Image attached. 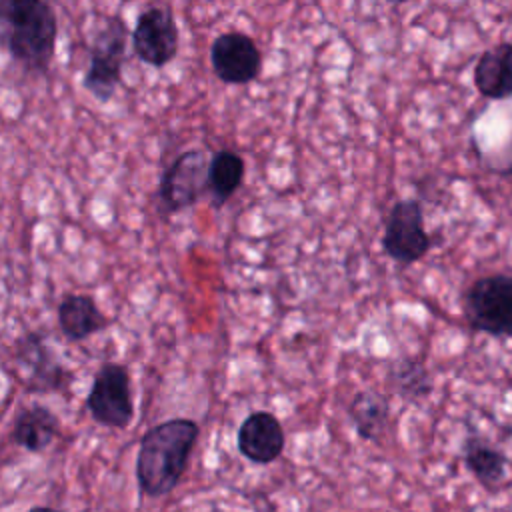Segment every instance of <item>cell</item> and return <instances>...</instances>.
<instances>
[{
	"label": "cell",
	"instance_id": "6da1fadb",
	"mask_svg": "<svg viewBox=\"0 0 512 512\" xmlns=\"http://www.w3.org/2000/svg\"><path fill=\"white\" fill-rule=\"evenodd\" d=\"M198 436L200 426L190 418H170L142 436L136 454V482L144 496L160 498L178 486Z\"/></svg>",
	"mask_w": 512,
	"mask_h": 512
},
{
	"label": "cell",
	"instance_id": "7a4b0ae2",
	"mask_svg": "<svg viewBox=\"0 0 512 512\" xmlns=\"http://www.w3.org/2000/svg\"><path fill=\"white\" fill-rule=\"evenodd\" d=\"M58 22L54 8L42 0H6L2 4V40L26 72L46 74L54 58Z\"/></svg>",
	"mask_w": 512,
	"mask_h": 512
},
{
	"label": "cell",
	"instance_id": "3957f363",
	"mask_svg": "<svg viewBox=\"0 0 512 512\" xmlns=\"http://www.w3.org/2000/svg\"><path fill=\"white\" fill-rule=\"evenodd\" d=\"M126 38V26L118 16H106L92 38L82 88L98 102H108L120 86L122 64L126 60Z\"/></svg>",
	"mask_w": 512,
	"mask_h": 512
},
{
	"label": "cell",
	"instance_id": "277c9868",
	"mask_svg": "<svg viewBox=\"0 0 512 512\" xmlns=\"http://www.w3.org/2000/svg\"><path fill=\"white\" fill-rule=\"evenodd\" d=\"M470 328L492 336H512V274L482 276L464 292Z\"/></svg>",
	"mask_w": 512,
	"mask_h": 512
},
{
	"label": "cell",
	"instance_id": "5b68a950",
	"mask_svg": "<svg viewBox=\"0 0 512 512\" xmlns=\"http://www.w3.org/2000/svg\"><path fill=\"white\" fill-rule=\"evenodd\" d=\"M86 408L94 422L108 428H126L134 418V398L126 366L106 362L94 374Z\"/></svg>",
	"mask_w": 512,
	"mask_h": 512
},
{
	"label": "cell",
	"instance_id": "8992f818",
	"mask_svg": "<svg viewBox=\"0 0 512 512\" xmlns=\"http://www.w3.org/2000/svg\"><path fill=\"white\" fill-rule=\"evenodd\" d=\"M14 362L28 392H62L70 382L66 366L40 332H26L14 342Z\"/></svg>",
	"mask_w": 512,
	"mask_h": 512
},
{
	"label": "cell",
	"instance_id": "52a82bcc",
	"mask_svg": "<svg viewBox=\"0 0 512 512\" xmlns=\"http://www.w3.org/2000/svg\"><path fill=\"white\" fill-rule=\"evenodd\" d=\"M208 168L210 158L202 150H186L178 154L160 178L158 198L162 212H182L210 192Z\"/></svg>",
	"mask_w": 512,
	"mask_h": 512
},
{
	"label": "cell",
	"instance_id": "ba28073f",
	"mask_svg": "<svg viewBox=\"0 0 512 512\" xmlns=\"http://www.w3.org/2000/svg\"><path fill=\"white\" fill-rule=\"evenodd\" d=\"M382 248L400 264L418 262L428 252L430 236L424 228V214L418 200L404 198L390 208L384 224Z\"/></svg>",
	"mask_w": 512,
	"mask_h": 512
},
{
	"label": "cell",
	"instance_id": "9c48e42d",
	"mask_svg": "<svg viewBox=\"0 0 512 512\" xmlns=\"http://www.w3.org/2000/svg\"><path fill=\"white\" fill-rule=\"evenodd\" d=\"M178 44L180 32L168 8L148 6L138 14L132 30V48L144 64L166 66L178 54Z\"/></svg>",
	"mask_w": 512,
	"mask_h": 512
},
{
	"label": "cell",
	"instance_id": "30bf717a",
	"mask_svg": "<svg viewBox=\"0 0 512 512\" xmlns=\"http://www.w3.org/2000/svg\"><path fill=\"white\" fill-rule=\"evenodd\" d=\"M210 64L224 84H250L260 76L262 54L244 32H224L210 46Z\"/></svg>",
	"mask_w": 512,
	"mask_h": 512
},
{
	"label": "cell",
	"instance_id": "8fae6325",
	"mask_svg": "<svg viewBox=\"0 0 512 512\" xmlns=\"http://www.w3.org/2000/svg\"><path fill=\"white\" fill-rule=\"evenodd\" d=\"M284 428L280 420L266 410L252 412L236 432L238 452L254 464H270L284 450Z\"/></svg>",
	"mask_w": 512,
	"mask_h": 512
},
{
	"label": "cell",
	"instance_id": "7c38bea8",
	"mask_svg": "<svg viewBox=\"0 0 512 512\" xmlns=\"http://www.w3.org/2000/svg\"><path fill=\"white\" fill-rule=\"evenodd\" d=\"M474 84L484 98H512V42H500L478 58Z\"/></svg>",
	"mask_w": 512,
	"mask_h": 512
},
{
	"label": "cell",
	"instance_id": "4fadbf2b",
	"mask_svg": "<svg viewBox=\"0 0 512 512\" xmlns=\"http://www.w3.org/2000/svg\"><path fill=\"white\" fill-rule=\"evenodd\" d=\"M58 434V416L42 404L22 408L12 422V442L32 454L44 452L56 440Z\"/></svg>",
	"mask_w": 512,
	"mask_h": 512
},
{
	"label": "cell",
	"instance_id": "5bb4252c",
	"mask_svg": "<svg viewBox=\"0 0 512 512\" xmlns=\"http://www.w3.org/2000/svg\"><path fill=\"white\" fill-rule=\"evenodd\" d=\"M110 324L108 316L88 294H66L58 304V326L72 340H84Z\"/></svg>",
	"mask_w": 512,
	"mask_h": 512
},
{
	"label": "cell",
	"instance_id": "9a60e30c",
	"mask_svg": "<svg viewBox=\"0 0 512 512\" xmlns=\"http://www.w3.org/2000/svg\"><path fill=\"white\" fill-rule=\"evenodd\" d=\"M462 460L468 472L486 490H496L506 478V456L484 438L466 436L462 442Z\"/></svg>",
	"mask_w": 512,
	"mask_h": 512
},
{
	"label": "cell",
	"instance_id": "2e32d148",
	"mask_svg": "<svg viewBox=\"0 0 512 512\" xmlns=\"http://www.w3.org/2000/svg\"><path fill=\"white\" fill-rule=\"evenodd\" d=\"M388 400L376 390H360L348 406V416L362 440H378L388 424Z\"/></svg>",
	"mask_w": 512,
	"mask_h": 512
},
{
	"label": "cell",
	"instance_id": "e0dca14e",
	"mask_svg": "<svg viewBox=\"0 0 512 512\" xmlns=\"http://www.w3.org/2000/svg\"><path fill=\"white\" fill-rule=\"evenodd\" d=\"M244 158L234 150L222 148L210 156L208 190L216 206L228 202L244 180Z\"/></svg>",
	"mask_w": 512,
	"mask_h": 512
},
{
	"label": "cell",
	"instance_id": "ac0fdd59",
	"mask_svg": "<svg viewBox=\"0 0 512 512\" xmlns=\"http://www.w3.org/2000/svg\"><path fill=\"white\" fill-rule=\"evenodd\" d=\"M392 388L408 402L422 400L432 390V378L426 366L416 358H398L388 372Z\"/></svg>",
	"mask_w": 512,
	"mask_h": 512
},
{
	"label": "cell",
	"instance_id": "d6986e66",
	"mask_svg": "<svg viewBox=\"0 0 512 512\" xmlns=\"http://www.w3.org/2000/svg\"><path fill=\"white\" fill-rule=\"evenodd\" d=\"M28 512H62V510H56V508H50V506H34Z\"/></svg>",
	"mask_w": 512,
	"mask_h": 512
}]
</instances>
